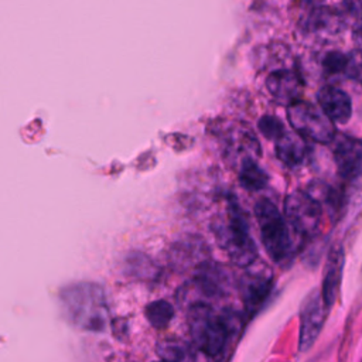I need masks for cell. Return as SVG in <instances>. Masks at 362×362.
Masks as SVG:
<instances>
[{
  "mask_svg": "<svg viewBox=\"0 0 362 362\" xmlns=\"http://www.w3.org/2000/svg\"><path fill=\"white\" fill-rule=\"evenodd\" d=\"M334 157L338 173L345 180H355L362 175V140L348 136L334 137Z\"/></svg>",
  "mask_w": 362,
  "mask_h": 362,
  "instance_id": "cell-8",
  "label": "cell"
},
{
  "mask_svg": "<svg viewBox=\"0 0 362 362\" xmlns=\"http://www.w3.org/2000/svg\"><path fill=\"white\" fill-rule=\"evenodd\" d=\"M341 23L339 16L331 10H317L308 17V30L320 31V30H334L338 28Z\"/></svg>",
  "mask_w": 362,
  "mask_h": 362,
  "instance_id": "cell-17",
  "label": "cell"
},
{
  "mask_svg": "<svg viewBox=\"0 0 362 362\" xmlns=\"http://www.w3.org/2000/svg\"><path fill=\"white\" fill-rule=\"evenodd\" d=\"M255 215L259 222L263 246L269 256L274 262L287 260L294 247L287 219L283 218L279 208L269 199H260L256 204Z\"/></svg>",
  "mask_w": 362,
  "mask_h": 362,
  "instance_id": "cell-4",
  "label": "cell"
},
{
  "mask_svg": "<svg viewBox=\"0 0 362 362\" xmlns=\"http://www.w3.org/2000/svg\"><path fill=\"white\" fill-rule=\"evenodd\" d=\"M328 310L322 293L314 290L307 296L300 314V351L311 348L322 328Z\"/></svg>",
  "mask_w": 362,
  "mask_h": 362,
  "instance_id": "cell-7",
  "label": "cell"
},
{
  "mask_svg": "<svg viewBox=\"0 0 362 362\" xmlns=\"http://www.w3.org/2000/svg\"><path fill=\"white\" fill-rule=\"evenodd\" d=\"M287 117L294 132L317 143H329L335 137V127L327 113L304 100H296L287 107Z\"/></svg>",
  "mask_w": 362,
  "mask_h": 362,
  "instance_id": "cell-5",
  "label": "cell"
},
{
  "mask_svg": "<svg viewBox=\"0 0 362 362\" xmlns=\"http://www.w3.org/2000/svg\"><path fill=\"white\" fill-rule=\"evenodd\" d=\"M344 72L356 81H362V51L346 55Z\"/></svg>",
  "mask_w": 362,
  "mask_h": 362,
  "instance_id": "cell-19",
  "label": "cell"
},
{
  "mask_svg": "<svg viewBox=\"0 0 362 362\" xmlns=\"http://www.w3.org/2000/svg\"><path fill=\"white\" fill-rule=\"evenodd\" d=\"M146 318L154 328H164L174 315V308L164 300H157L146 307Z\"/></svg>",
  "mask_w": 362,
  "mask_h": 362,
  "instance_id": "cell-16",
  "label": "cell"
},
{
  "mask_svg": "<svg viewBox=\"0 0 362 362\" xmlns=\"http://www.w3.org/2000/svg\"><path fill=\"white\" fill-rule=\"evenodd\" d=\"M239 180L242 187L249 191H257L266 185L267 177L264 171L252 158H245L239 171Z\"/></svg>",
  "mask_w": 362,
  "mask_h": 362,
  "instance_id": "cell-14",
  "label": "cell"
},
{
  "mask_svg": "<svg viewBox=\"0 0 362 362\" xmlns=\"http://www.w3.org/2000/svg\"><path fill=\"white\" fill-rule=\"evenodd\" d=\"M188 324L197 346L208 356H218L238 332L240 318L232 310L215 313L211 305L198 303L189 308Z\"/></svg>",
  "mask_w": 362,
  "mask_h": 362,
  "instance_id": "cell-1",
  "label": "cell"
},
{
  "mask_svg": "<svg viewBox=\"0 0 362 362\" xmlns=\"http://www.w3.org/2000/svg\"><path fill=\"white\" fill-rule=\"evenodd\" d=\"M266 86L277 102L286 105L300 100L303 93V81L300 75L291 69H279L272 72L267 76Z\"/></svg>",
  "mask_w": 362,
  "mask_h": 362,
  "instance_id": "cell-9",
  "label": "cell"
},
{
  "mask_svg": "<svg viewBox=\"0 0 362 362\" xmlns=\"http://www.w3.org/2000/svg\"><path fill=\"white\" fill-rule=\"evenodd\" d=\"M346 64V55L339 52H331L324 59V66L328 72H344Z\"/></svg>",
  "mask_w": 362,
  "mask_h": 362,
  "instance_id": "cell-20",
  "label": "cell"
},
{
  "mask_svg": "<svg viewBox=\"0 0 362 362\" xmlns=\"http://www.w3.org/2000/svg\"><path fill=\"white\" fill-rule=\"evenodd\" d=\"M157 355L165 361L194 359V354L187 344L177 339H164L157 345Z\"/></svg>",
  "mask_w": 362,
  "mask_h": 362,
  "instance_id": "cell-15",
  "label": "cell"
},
{
  "mask_svg": "<svg viewBox=\"0 0 362 362\" xmlns=\"http://www.w3.org/2000/svg\"><path fill=\"white\" fill-rule=\"evenodd\" d=\"M272 290V277L266 274H252L243 284V300L247 314H253L264 303Z\"/></svg>",
  "mask_w": 362,
  "mask_h": 362,
  "instance_id": "cell-12",
  "label": "cell"
},
{
  "mask_svg": "<svg viewBox=\"0 0 362 362\" xmlns=\"http://www.w3.org/2000/svg\"><path fill=\"white\" fill-rule=\"evenodd\" d=\"M342 266H344V252L341 246H335L331 249L327 264H325V274H324V283H322V298L329 308L338 294L341 274H342Z\"/></svg>",
  "mask_w": 362,
  "mask_h": 362,
  "instance_id": "cell-11",
  "label": "cell"
},
{
  "mask_svg": "<svg viewBox=\"0 0 362 362\" xmlns=\"http://www.w3.org/2000/svg\"><path fill=\"white\" fill-rule=\"evenodd\" d=\"M305 141L304 137L296 133L284 132L276 140L277 157L287 165H297L305 158Z\"/></svg>",
  "mask_w": 362,
  "mask_h": 362,
  "instance_id": "cell-13",
  "label": "cell"
},
{
  "mask_svg": "<svg viewBox=\"0 0 362 362\" xmlns=\"http://www.w3.org/2000/svg\"><path fill=\"white\" fill-rule=\"evenodd\" d=\"M320 107L332 122L345 123L351 117L352 105L349 96L339 88L324 86L317 93Z\"/></svg>",
  "mask_w": 362,
  "mask_h": 362,
  "instance_id": "cell-10",
  "label": "cell"
},
{
  "mask_svg": "<svg viewBox=\"0 0 362 362\" xmlns=\"http://www.w3.org/2000/svg\"><path fill=\"white\" fill-rule=\"evenodd\" d=\"M284 212L291 229L300 236H307L318 228L321 205L308 192L296 191L286 198Z\"/></svg>",
  "mask_w": 362,
  "mask_h": 362,
  "instance_id": "cell-6",
  "label": "cell"
},
{
  "mask_svg": "<svg viewBox=\"0 0 362 362\" xmlns=\"http://www.w3.org/2000/svg\"><path fill=\"white\" fill-rule=\"evenodd\" d=\"M259 129L267 139L277 140L286 130L281 122L273 116H263L259 120Z\"/></svg>",
  "mask_w": 362,
  "mask_h": 362,
  "instance_id": "cell-18",
  "label": "cell"
},
{
  "mask_svg": "<svg viewBox=\"0 0 362 362\" xmlns=\"http://www.w3.org/2000/svg\"><path fill=\"white\" fill-rule=\"evenodd\" d=\"M65 314L83 329L102 331L106 327L107 307L103 290L93 283H81L66 287L61 293Z\"/></svg>",
  "mask_w": 362,
  "mask_h": 362,
  "instance_id": "cell-2",
  "label": "cell"
},
{
  "mask_svg": "<svg viewBox=\"0 0 362 362\" xmlns=\"http://www.w3.org/2000/svg\"><path fill=\"white\" fill-rule=\"evenodd\" d=\"M215 233L233 263L246 267L255 262L257 256L256 245L239 208L235 205L228 206L226 215L215 226Z\"/></svg>",
  "mask_w": 362,
  "mask_h": 362,
  "instance_id": "cell-3",
  "label": "cell"
},
{
  "mask_svg": "<svg viewBox=\"0 0 362 362\" xmlns=\"http://www.w3.org/2000/svg\"><path fill=\"white\" fill-rule=\"evenodd\" d=\"M346 10L358 17H362V0H344Z\"/></svg>",
  "mask_w": 362,
  "mask_h": 362,
  "instance_id": "cell-21",
  "label": "cell"
}]
</instances>
